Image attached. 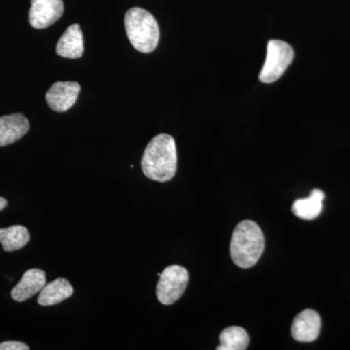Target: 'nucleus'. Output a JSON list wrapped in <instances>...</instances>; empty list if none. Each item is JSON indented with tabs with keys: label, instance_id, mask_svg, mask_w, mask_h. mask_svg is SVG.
Returning a JSON list of instances; mask_svg holds the SVG:
<instances>
[{
	"label": "nucleus",
	"instance_id": "f257e3e1",
	"mask_svg": "<svg viewBox=\"0 0 350 350\" xmlns=\"http://www.w3.org/2000/svg\"><path fill=\"white\" fill-rule=\"evenodd\" d=\"M142 169L145 176L151 180H172L177 170L176 144L174 137L167 133L154 137L145 148Z\"/></svg>",
	"mask_w": 350,
	"mask_h": 350
},
{
	"label": "nucleus",
	"instance_id": "f03ea898",
	"mask_svg": "<svg viewBox=\"0 0 350 350\" xmlns=\"http://www.w3.org/2000/svg\"><path fill=\"white\" fill-rule=\"evenodd\" d=\"M264 250V234L256 223L245 220L237 225L230 246L232 260L237 266L251 268L259 261Z\"/></svg>",
	"mask_w": 350,
	"mask_h": 350
},
{
	"label": "nucleus",
	"instance_id": "7ed1b4c3",
	"mask_svg": "<svg viewBox=\"0 0 350 350\" xmlns=\"http://www.w3.org/2000/svg\"><path fill=\"white\" fill-rule=\"evenodd\" d=\"M126 36L135 49L151 53L158 46L160 38L158 23L154 16L144 9L133 7L125 16Z\"/></svg>",
	"mask_w": 350,
	"mask_h": 350
},
{
	"label": "nucleus",
	"instance_id": "20e7f679",
	"mask_svg": "<svg viewBox=\"0 0 350 350\" xmlns=\"http://www.w3.org/2000/svg\"><path fill=\"white\" fill-rule=\"evenodd\" d=\"M294 59V51L282 40H271L267 59L259 75L260 81L271 84L280 79Z\"/></svg>",
	"mask_w": 350,
	"mask_h": 350
},
{
	"label": "nucleus",
	"instance_id": "39448f33",
	"mask_svg": "<svg viewBox=\"0 0 350 350\" xmlns=\"http://www.w3.org/2000/svg\"><path fill=\"white\" fill-rule=\"evenodd\" d=\"M189 282L187 269L172 265L163 269L157 284V298L163 305L170 306L181 298Z\"/></svg>",
	"mask_w": 350,
	"mask_h": 350
},
{
	"label": "nucleus",
	"instance_id": "423d86ee",
	"mask_svg": "<svg viewBox=\"0 0 350 350\" xmlns=\"http://www.w3.org/2000/svg\"><path fill=\"white\" fill-rule=\"evenodd\" d=\"M64 9L63 0H31L29 23L34 29H46L61 19Z\"/></svg>",
	"mask_w": 350,
	"mask_h": 350
},
{
	"label": "nucleus",
	"instance_id": "0eeeda50",
	"mask_svg": "<svg viewBox=\"0 0 350 350\" xmlns=\"http://www.w3.org/2000/svg\"><path fill=\"white\" fill-rule=\"evenodd\" d=\"M81 87L77 82H57L46 94V100L51 109L66 112L75 105Z\"/></svg>",
	"mask_w": 350,
	"mask_h": 350
},
{
	"label": "nucleus",
	"instance_id": "6e6552de",
	"mask_svg": "<svg viewBox=\"0 0 350 350\" xmlns=\"http://www.w3.org/2000/svg\"><path fill=\"white\" fill-rule=\"evenodd\" d=\"M320 329L321 319L319 313L308 308L295 317L291 327V335L297 342H314L319 338Z\"/></svg>",
	"mask_w": 350,
	"mask_h": 350
},
{
	"label": "nucleus",
	"instance_id": "1a4fd4ad",
	"mask_svg": "<svg viewBox=\"0 0 350 350\" xmlns=\"http://www.w3.org/2000/svg\"><path fill=\"white\" fill-rule=\"evenodd\" d=\"M47 284L45 271L40 269H31L25 271L20 282L13 288L11 297L16 301H25L34 295L40 293Z\"/></svg>",
	"mask_w": 350,
	"mask_h": 350
},
{
	"label": "nucleus",
	"instance_id": "9d476101",
	"mask_svg": "<svg viewBox=\"0 0 350 350\" xmlns=\"http://www.w3.org/2000/svg\"><path fill=\"white\" fill-rule=\"evenodd\" d=\"M29 131V120L21 113L0 117V147L18 142Z\"/></svg>",
	"mask_w": 350,
	"mask_h": 350
},
{
	"label": "nucleus",
	"instance_id": "9b49d317",
	"mask_svg": "<svg viewBox=\"0 0 350 350\" xmlns=\"http://www.w3.org/2000/svg\"><path fill=\"white\" fill-rule=\"evenodd\" d=\"M57 54L66 59H79L84 53V38L80 25H69L57 44Z\"/></svg>",
	"mask_w": 350,
	"mask_h": 350
},
{
	"label": "nucleus",
	"instance_id": "f8f14e48",
	"mask_svg": "<svg viewBox=\"0 0 350 350\" xmlns=\"http://www.w3.org/2000/svg\"><path fill=\"white\" fill-rule=\"evenodd\" d=\"M73 287L64 278H59L54 282L48 283L39 293L38 303L40 306L57 305L72 296Z\"/></svg>",
	"mask_w": 350,
	"mask_h": 350
},
{
	"label": "nucleus",
	"instance_id": "ddd939ff",
	"mask_svg": "<svg viewBox=\"0 0 350 350\" xmlns=\"http://www.w3.org/2000/svg\"><path fill=\"white\" fill-rule=\"evenodd\" d=\"M324 198L325 194L319 189H314L310 197L306 199H299L295 200L292 206V211L297 217L303 219V220H314L319 217L323 208Z\"/></svg>",
	"mask_w": 350,
	"mask_h": 350
},
{
	"label": "nucleus",
	"instance_id": "4468645a",
	"mask_svg": "<svg viewBox=\"0 0 350 350\" xmlns=\"http://www.w3.org/2000/svg\"><path fill=\"white\" fill-rule=\"evenodd\" d=\"M31 239L29 230L24 226L16 225L0 229V243L6 252L22 250Z\"/></svg>",
	"mask_w": 350,
	"mask_h": 350
},
{
	"label": "nucleus",
	"instance_id": "2eb2a0df",
	"mask_svg": "<svg viewBox=\"0 0 350 350\" xmlns=\"http://www.w3.org/2000/svg\"><path fill=\"white\" fill-rule=\"evenodd\" d=\"M217 350H244L250 345V336L241 327L232 326L221 332Z\"/></svg>",
	"mask_w": 350,
	"mask_h": 350
},
{
	"label": "nucleus",
	"instance_id": "dca6fc26",
	"mask_svg": "<svg viewBox=\"0 0 350 350\" xmlns=\"http://www.w3.org/2000/svg\"><path fill=\"white\" fill-rule=\"evenodd\" d=\"M29 347L24 342H4L0 344V350H29Z\"/></svg>",
	"mask_w": 350,
	"mask_h": 350
},
{
	"label": "nucleus",
	"instance_id": "f3484780",
	"mask_svg": "<svg viewBox=\"0 0 350 350\" xmlns=\"http://www.w3.org/2000/svg\"><path fill=\"white\" fill-rule=\"evenodd\" d=\"M7 204H8V202H7L6 199L0 197V211H3V209L7 206Z\"/></svg>",
	"mask_w": 350,
	"mask_h": 350
}]
</instances>
